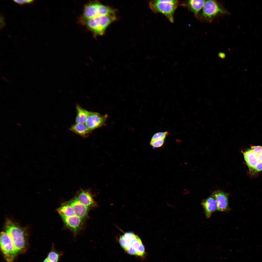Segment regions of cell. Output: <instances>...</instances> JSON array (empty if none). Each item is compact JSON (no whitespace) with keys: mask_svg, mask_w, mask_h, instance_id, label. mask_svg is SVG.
Wrapping results in <instances>:
<instances>
[{"mask_svg":"<svg viewBox=\"0 0 262 262\" xmlns=\"http://www.w3.org/2000/svg\"><path fill=\"white\" fill-rule=\"evenodd\" d=\"M107 115H102L96 112H90L85 123L87 127L92 131L104 125Z\"/></svg>","mask_w":262,"mask_h":262,"instance_id":"ba28073f","label":"cell"},{"mask_svg":"<svg viewBox=\"0 0 262 262\" xmlns=\"http://www.w3.org/2000/svg\"><path fill=\"white\" fill-rule=\"evenodd\" d=\"M165 139L151 140L150 142V145L153 148H158L161 147L164 144Z\"/></svg>","mask_w":262,"mask_h":262,"instance_id":"44dd1931","label":"cell"},{"mask_svg":"<svg viewBox=\"0 0 262 262\" xmlns=\"http://www.w3.org/2000/svg\"><path fill=\"white\" fill-rule=\"evenodd\" d=\"M201 204L203 207L206 217H210L213 213L217 210V205L215 199L211 196L203 200Z\"/></svg>","mask_w":262,"mask_h":262,"instance_id":"4fadbf2b","label":"cell"},{"mask_svg":"<svg viewBox=\"0 0 262 262\" xmlns=\"http://www.w3.org/2000/svg\"><path fill=\"white\" fill-rule=\"evenodd\" d=\"M251 149L253 153L256 156L262 152V146H252L251 147Z\"/></svg>","mask_w":262,"mask_h":262,"instance_id":"7402d4cb","label":"cell"},{"mask_svg":"<svg viewBox=\"0 0 262 262\" xmlns=\"http://www.w3.org/2000/svg\"><path fill=\"white\" fill-rule=\"evenodd\" d=\"M226 12L216 1H205L203 8L202 15L204 17L208 20H211L220 14Z\"/></svg>","mask_w":262,"mask_h":262,"instance_id":"52a82bcc","label":"cell"},{"mask_svg":"<svg viewBox=\"0 0 262 262\" xmlns=\"http://www.w3.org/2000/svg\"><path fill=\"white\" fill-rule=\"evenodd\" d=\"M61 217L66 226L74 232L77 231L82 225V219L75 215L69 216Z\"/></svg>","mask_w":262,"mask_h":262,"instance_id":"7c38bea8","label":"cell"},{"mask_svg":"<svg viewBox=\"0 0 262 262\" xmlns=\"http://www.w3.org/2000/svg\"><path fill=\"white\" fill-rule=\"evenodd\" d=\"M75 198L81 203L89 208L95 207L96 205L91 194L87 190H81Z\"/></svg>","mask_w":262,"mask_h":262,"instance_id":"8fae6325","label":"cell"},{"mask_svg":"<svg viewBox=\"0 0 262 262\" xmlns=\"http://www.w3.org/2000/svg\"><path fill=\"white\" fill-rule=\"evenodd\" d=\"M25 3L28 4H31L33 3L34 1L32 0H24Z\"/></svg>","mask_w":262,"mask_h":262,"instance_id":"4316f807","label":"cell"},{"mask_svg":"<svg viewBox=\"0 0 262 262\" xmlns=\"http://www.w3.org/2000/svg\"><path fill=\"white\" fill-rule=\"evenodd\" d=\"M244 159L249 170L253 171L258 162L256 156L252 152Z\"/></svg>","mask_w":262,"mask_h":262,"instance_id":"d6986e66","label":"cell"},{"mask_svg":"<svg viewBox=\"0 0 262 262\" xmlns=\"http://www.w3.org/2000/svg\"><path fill=\"white\" fill-rule=\"evenodd\" d=\"M256 156L258 162L262 161V152Z\"/></svg>","mask_w":262,"mask_h":262,"instance_id":"484cf974","label":"cell"},{"mask_svg":"<svg viewBox=\"0 0 262 262\" xmlns=\"http://www.w3.org/2000/svg\"><path fill=\"white\" fill-rule=\"evenodd\" d=\"M66 203L72 207L75 215L82 219L85 218L87 216L89 207L81 203L75 198Z\"/></svg>","mask_w":262,"mask_h":262,"instance_id":"30bf717a","label":"cell"},{"mask_svg":"<svg viewBox=\"0 0 262 262\" xmlns=\"http://www.w3.org/2000/svg\"><path fill=\"white\" fill-rule=\"evenodd\" d=\"M57 211L61 216H69L75 215L72 207L67 203L63 204Z\"/></svg>","mask_w":262,"mask_h":262,"instance_id":"e0dca14e","label":"cell"},{"mask_svg":"<svg viewBox=\"0 0 262 262\" xmlns=\"http://www.w3.org/2000/svg\"><path fill=\"white\" fill-rule=\"evenodd\" d=\"M205 1L203 0H189L187 2L185 6H187L196 16L203 8Z\"/></svg>","mask_w":262,"mask_h":262,"instance_id":"9a60e30c","label":"cell"},{"mask_svg":"<svg viewBox=\"0 0 262 262\" xmlns=\"http://www.w3.org/2000/svg\"><path fill=\"white\" fill-rule=\"evenodd\" d=\"M13 1L21 5H23L25 3L24 0H14Z\"/></svg>","mask_w":262,"mask_h":262,"instance_id":"cb8c5ba5","label":"cell"},{"mask_svg":"<svg viewBox=\"0 0 262 262\" xmlns=\"http://www.w3.org/2000/svg\"><path fill=\"white\" fill-rule=\"evenodd\" d=\"M42 262H50L48 259L46 258H45Z\"/></svg>","mask_w":262,"mask_h":262,"instance_id":"83f0119b","label":"cell"},{"mask_svg":"<svg viewBox=\"0 0 262 262\" xmlns=\"http://www.w3.org/2000/svg\"><path fill=\"white\" fill-rule=\"evenodd\" d=\"M169 134L167 131L159 132L154 134L152 136L151 140L165 139L166 136Z\"/></svg>","mask_w":262,"mask_h":262,"instance_id":"ffe728a7","label":"cell"},{"mask_svg":"<svg viewBox=\"0 0 262 262\" xmlns=\"http://www.w3.org/2000/svg\"><path fill=\"white\" fill-rule=\"evenodd\" d=\"M116 19L115 15H108L83 20V21L93 34L96 35H101L104 33L108 26Z\"/></svg>","mask_w":262,"mask_h":262,"instance_id":"3957f363","label":"cell"},{"mask_svg":"<svg viewBox=\"0 0 262 262\" xmlns=\"http://www.w3.org/2000/svg\"><path fill=\"white\" fill-rule=\"evenodd\" d=\"M0 22H2V23H0V28H2L4 27V23L3 17L2 16H0Z\"/></svg>","mask_w":262,"mask_h":262,"instance_id":"d4e9b609","label":"cell"},{"mask_svg":"<svg viewBox=\"0 0 262 262\" xmlns=\"http://www.w3.org/2000/svg\"><path fill=\"white\" fill-rule=\"evenodd\" d=\"M63 254L62 251L57 250L53 246L47 258L50 262H59Z\"/></svg>","mask_w":262,"mask_h":262,"instance_id":"ac0fdd59","label":"cell"},{"mask_svg":"<svg viewBox=\"0 0 262 262\" xmlns=\"http://www.w3.org/2000/svg\"><path fill=\"white\" fill-rule=\"evenodd\" d=\"M262 170V161L258 162L253 170V173L259 172Z\"/></svg>","mask_w":262,"mask_h":262,"instance_id":"603a6c76","label":"cell"},{"mask_svg":"<svg viewBox=\"0 0 262 262\" xmlns=\"http://www.w3.org/2000/svg\"><path fill=\"white\" fill-rule=\"evenodd\" d=\"M69 130L74 133L84 138L87 137L92 131L89 129L85 124L75 123L72 125Z\"/></svg>","mask_w":262,"mask_h":262,"instance_id":"5bb4252c","label":"cell"},{"mask_svg":"<svg viewBox=\"0 0 262 262\" xmlns=\"http://www.w3.org/2000/svg\"><path fill=\"white\" fill-rule=\"evenodd\" d=\"M119 241L121 246L129 254L140 256L145 254L144 247L141 239L133 232L125 233L120 237Z\"/></svg>","mask_w":262,"mask_h":262,"instance_id":"7a4b0ae2","label":"cell"},{"mask_svg":"<svg viewBox=\"0 0 262 262\" xmlns=\"http://www.w3.org/2000/svg\"><path fill=\"white\" fill-rule=\"evenodd\" d=\"M115 15L113 9L104 5L97 1L90 2L85 6L82 14L83 20L89 19L97 16Z\"/></svg>","mask_w":262,"mask_h":262,"instance_id":"5b68a950","label":"cell"},{"mask_svg":"<svg viewBox=\"0 0 262 262\" xmlns=\"http://www.w3.org/2000/svg\"><path fill=\"white\" fill-rule=\"evenodd\" d=\"M0 246L4 257L7 262H14L18 254L10 237L6 232L0 234Z\"/></svg>","mask_w":262,"mask_h":262,"instance_id":"8992f818","label":"cell"},{"mask_svg":"<svg viewBox=\"0 0 262 262\" xmlns=\"http://www.w3.org/2000/svg\"><path fill=\"white\" fill-rule=\"evenodd\" d=\"M211 196L215 199L217 210L220 211L227 212L230 210L228 203V195L223 191L218 190L214 191Z\"/></svg>","mask_w":262,"mask_h":262,"instance_id":"9c48e42d","label":"cell"},{"mask_svg":"<svg viewBox=\"0 0 262 262\" xmlns=\"http://www.w3.org/2000/svg\"><path fill=\"white\" fill-rule=\"evenodd\" d=\"M5 229L18 254L25 253L29 247L28 235L25 228L8 219L6 220Z\"/></svg>","mask_w":262,"mask_h":262,"instance_id":"6da1fadb","label":"cell"},{"mask_svg":"<svg viewBox=\"0 0 262 262\" xmlns=\"http://www.w3.org/2000/svg\"><path fill=\"white\" fill-rule=\"evenodd\" d=\"M76 108L77 115L75 118L76 123L84 124L85 123L90 111L82 108L78 104H76Z\"/></svg>","mask_w":262,"mask_h":262,"instance_id":"2e32d148","label":"cell"},{"mask_svg":"<svg viewBox=\"0 0 262 262\" xmlns=\"http://www.w3.org/2000/svg\"><path fill=\"white\" fill-rule=\"evenodd\" d=\"M179 4L178 0H157L150 1L149 4L153 12L163 14L170 21L173 23L174 13Z\"/></svg>","mask_w":262,"mask_h":262,"instance_id":"277c9868","label":"cell"}]
</instances>
